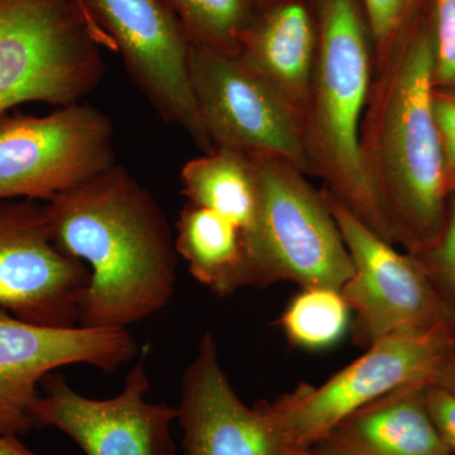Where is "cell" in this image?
I'll return each instance as SVG.
<instances>
[{"label": "cell", "instance_id": "cell-19", "mask_svg": "<svg viewBox=\"0 0 455 455\" xmlns=\"http://www.w3.org/2000/svg\"><path fill=\"white\" fill-rule=\"evenodd\" d=\"M190 44L238 55L245 29L259 8L256 0H164Z\"/></svg>", "mask_w": 455, "mask_h": 455}, {"label": "cell", "instance_id": "cell-26", "mask_svg": "<svg viewBox=\"0 0 455 455\" xmlns=\"http://www.w3.org/2000/svg\"><path fill=\"white\" fill-rule=\"evenodd\" d=\"M0 455H38L17 436L0 438Z\"/></svg>", "mask_w": 455, "mask_h": 455}, {"label": "cell", "instance_id": "cell-3", "mask_svg": "<svg viewBox=\"0 0 455 455\" xmlns=\"http://www.w3.org/2000/svg\"><path fill=\"white\" fill-rule=\"evenodd\" d=\"M317 51L301 121L311 176L366 226L394 243L361 151V128L374 74L372 38L357 0H319Z\"/></svg>", "mask_w": 455, "mask_h": 455}, {"label": "cell", "instance_id": "cell-14", "mask_svg": "<svg viewBox=\"0 0 455 455\" xmlns=\"http://www.w3.org/2000/svg\"><path fill=\"white\" fill-rule=\"evenodd\" d=\"M178 419L185 455H301L269 415L266 401L245 405L220 364L212 334H204L182 374Z\"/></svg>", "mask_w": 455, "mask_h": 455}, {"label": "cell", "instance_id": "cell-12", "mask_svg": "<svg viewBox=\"0 0 455 455\" xmlns=\"http://www.w3.org/2000/svg\"><path fill=\"white\" fill-rule=\"evenodd\" d=\"M89 269L53 242L46 203L0 202V309L28 324L73 328Z\"/></svg>", "mask_w": 455, "mask_h": 455}, {"label": "cell", "instance_id": "cell-16", "mask_svg": "<svg viewBox=\"0 0 455 455\" xmlns=\"http://www.w3.org/2000/svg\"><path fill=\"white\" fill-rule=\"evenodd\" d=\"M317 51V26L304 3L278 0L260 9L245 29L238 55L302 121Z\"/></svg>", "mask_w": 455, "mask_h": 455}, {"label": "cell", "instance_id": "cell-24", "mask_svg": "<svg viewBox=\"0 0 455 455\" xmlns=\"http://www.w3.org/2000/svg\"><path fill=\"white\" fill-rule=\"evenodd\" d=\"M433 108L442 145L445 190L451 196L455 194V92L434 89Z\"/></svg>", "mask_w": 455, "mask_h": 455}, {"label": "cell", "instance_id": "cell-27", "mask_svg": "<svg viewBox=\"0 0 455 455\" xmlns=\"http://www.w3.org/2000/svg\"><path fill=\"white\" fill-rule=\"evenodd\" d=\"M257 2V8H259V11L260 9L268 7V5L274 4V3L278 2V0H256Z\"/></svg>", "mask_w": 455, "mask_h": 455}, {"label": "cell", "instance_id": "cell-6", "mask_svg": "<svg viewBox=\"0 0 455 455\" xmlns=\"http://www.w3.org/2000/svg\"><path fill=\"white\" fill-rule=\"evenodd\" d=\"M451 355L445 326L390 335L323 385L304 383L266 405L290 444L307 451L346 416L387 392L415 382L439 385Z\"/></svg>", "mask_w": 455, "mask_h": 455}, {"label": "cell", "instance_id": "cell-9", "mask_svg": "<svg viewBox=\"0 0 455 455\" xmlns=\"http://www.w3.org/2000/svg\"><path fill=\"white\" fill-rule=\"evenodd\" d=\"M322 193L352 260L340 293L355 315L357 346L367 349L390 335L444 326L438 296L415 257L397 252L328 190Z\"/></svg>", "mask_w": 455, "mask_h": 455}, {"label": "cell", "instance_id": "cell-8", "mask_svg": "<svg viewBox=\"0 0 455 455\" xmlns=\"http://www.w3.org/2000/svg\"><path fill=\"white\" fill-rule=\"evenodd\" d=\"M188 75L212 147L278 156L311 175L300 119L241 56L190 44Z\"/></svg>", "mask_w": 455, "mask_h": 455}, {"label": "cell", "instance_id": "cell-5", "mask_svg": "<svg viewBox=\"0 0 455 455\" xmlns=\"http://www.w3.org/2000/svg\"><path fill=\"white\" fill-rule=\"evenodd\" d=\"M112 38L79 0H0V118L20 104L80 103L106 73Z\"/></svg>", "mask_w": 455, "mask_h": 455}, {"label": "cell", "instance_id": "cell-25", "mask_svg": "<svg viewBox=\"0 0 455 455\" xmlns=\"http://www.w3.org/2000/svg\"><path fill=\"white\" fill-rule=\"evenodd\" d=\"M427 405L431 420L443 442L455 455V394L443 386L431 383L427 387Z\"/></svg>", "mask_w": 455, "mask_h": 455}, {"label": "cell", "instance_id": "cell-7", "mask_svg": "<svg viewBox=\"0 0 455 455\" xmlns=\"http://www.w3.org/2000/svg\"><path fill=\"white\" fill-rule=\"evenodd\" d=\"M114 164L113 122L97 107L77 103L44 116L0 118V202H50Z\"/></svg>", "mask_w": 455, "mask_h": 455}, {"label": "cell", "instance_id": "cell-11", "mask_svg": "<svg viewBox=\"0 0 455 455\" xmlns=\"http://www.w3.org/2000/svg\"><path fill=\"white\" fill-rule=\"evenodd\" d=\"M148 348L125 377L116 396L95 400L75 391L61 374H47L31 409L33 427H52L85 455H179L172 436L176 406L151 403L146 359Z\"/></svg>", "mask_w": 455, "mask_h": 455}, {"label": "cell", "instance_id": "cell-10", "mask_svg": "<svg viewBox=\"0 0 455 455\" xmlns=\"http://www.w3.org/2000/svg\"><path fill=\"white\" fill-rule=\"evenodd\" d=\"M112 38L132 82L158 116L187 132L203 152L212 149L188 75L190 41L164 0H82Z\"/></svg>", "mask_w": 455, "mask_h": 455}, {"label": "cell", "instance_id": "cell-23", "mask_svg": "<svg viewBox=\"0 0 455 455\" xmlns=\"http://www.w3.org/2000/svg\"><path fill=\"white\" fill-rule=\"evenodd\" d=\"M434 89L455 92V0H433Z\"/></svg>", "mask_w": 455, "mask_h": 455}, {"label": "cell", "instance_id": "cell-1", "mask_svg": "<svg viewBox=\"0 0 455 455\" xmlns=\"http://www.w3.org/2000/svg\"><path fill=\"white\" fill-rule=\"evenodd\" d=\"M53 242L89 269L84 328L128 329L175 295V235L155 196L121 164L46 203Z\"/></svg>", "mask_w": 455, "mask_h": 455}, {"label": "cell", "instance_id": "cell-20", "mask_svg": "<svg viewBox=\"0 0 455 455\" xmlns=\"http://www.w3.org/2000/svg\"><path fill=\"white\" fill-rule=\"evenodd\" d=\"M349 313L339 290L305 287L284 310L281 325L296 346L325 348L337 343L346 333Z\"/></svg>", "mask_w": 455, "mask_h": 455}, {"label": "cell", "instance_id": "cell-17", "mask_svg": "<svg viewBox=\"0 0 455 455\" xmlns=\"http://www.w3.org/2000/svg\"><path fill=\"white\" fill-rule=\"evenodd\" d=\"M180 180L188 204L218 212L242 235L252 228L259 191L250 155L214 147L185 164Z\"/></svg>", "mask_w": 455, "mask_h": 455}, {"label": "cell", "instance_id": "cell-15", "mask_svg": "<svg viewBox=\"0 0 455 455\" xmlns=\"http://www.w3.org/2000/svg\"><path fill=\"white\" fill-rule=\"evenodd\" d=\"M395 388L346 416L315 445L328 455H451L427 405V387Z\"/></svg>", "mask_w": 455, "mask_h": 455}, {"label": "cell", "instance_id": "cell-4", "mask_svg": "<svg viewBox=\"0 0 455 455\" xmlns=\"http://www.w3.org/2000/svg\"><path fill=\"white\" fill-rule=\"evenodd\" d=\"M250 156L259 206L252 228L242 235L233 292L277 283L340 291L352 276V260L322 191L278 156Z\"/></svg>", "mask_w": 455, "mask_h": 455}, {"label": "cell", "instance_id": "cell-29", "mask_svg": "<svg viewBox=\"0 0 455 455\" xmlns=\"http://www.w3.org/2000/svg\"><path fill=\"white\" fill-rule=\"evenodd\" d=\"M79 2H80V3H82V0H79ZM82 4H83V3H82ZM83 5H84V4H83ZM85 9H86V8H85Z\"/></svg>", "mask_w": 455, "mask_h": 455}, {"label": "cell", "instance_id": "cell-22", "mask_svg": "<svg viewBox=\"0 0 455 455\" xmlns=\"http://www.w3.org/2000/svg\"><path fill=\"white\" fill-rule=\"evenodd\" d=\"M372 38L374 64L387 56L406 31L420 0H362Z\"/></svg>", "mask_w": 455, "mask_h": 455}, {"label": "cell", "instance_id": "cell-28", "mask_svg": "<svg viewBox=\"0 0 455 455\" xmlns=\"http://www.w3.org/2000/svg\"><path fill=\"white\" fill-rule=\"evenodd\" d=\"M301 455H328L323 453V451H317L316 448L307 449V451H302Z\"/></svg>", "mask_w": 455, "mask_h": 455}, {"label": "cell", "instance_id": "cell-2", "mask_svg": "<svg viewBox=\"0 0 455 455\" xmlns=\"http://www.w3.org/2000/svg\"><path fill=\"white\" fill-rule=\"evenodd\" d=\"M431 20L400 36L374 64L361 128L364 171L391 228L394 243L424 252L447 224L442 145L433 108Z\"/></svg>", "mask_w": 455, "mask_h": 455}, {"label": "cell", "instance_id": "cell-13", "mask_svg": "<svg viewBox=\"0 0 455 455\" xmlns=\"http://www.w3.org/2000/svg\"><path fill=\"white\" fill-rule=\"evenodd\" d=\"M139 352L128 329L49 328L0 309V438L33 429L31 409L47 374L75 364L112 373Z\"/></svg>", "mask_w": 455, "mask_h": 455}, {"label": "cell", "instance_id": "cell-18", "mask_svg": "<svg viewBox=\"0 0 455 455\" xmlns=\"http://www.w3.org/2000/svg\"><path fill=\"white\" fill-rule=\"evenodd\" d=\"M175 247L191 276L215 295H232L242 262V230L218 212L187 203L175 224Z\"/></svg>", "mask_w": 455, "mask_h": 455}, {"label": "cell", "instance_id": "cell-21", "mask_svg": "<svg viewBox=\"0 0 455 455\" xmlns=\"http://www.w3.org/2000/svg\"><path fill=\"white\" fill-rule=\"evenodd\" d=\"M412 256L424 269L438 296L451 343V363L439 386L455 394V194L449 196L447 224L439 241L429 250Z\"/></svg>", "mask_w": 455, "mask_h": 455}]
</instances>
